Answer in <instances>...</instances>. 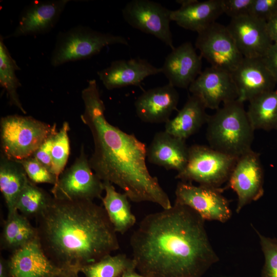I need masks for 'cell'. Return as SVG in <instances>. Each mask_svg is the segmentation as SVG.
Here are the masks:
<instances>
[{"label": "cell", "mask_w": 277, "mask_h": 277, "mask_svg": "<svg viewBox=\"0 0 277 277\" xmlns=\"http://www.w3.org/2000/svg\"><path fill=\"white\" fill-rule=\"evenodd\" d=\"M204 223L175 202L146 215L130 239L136 270L147 277H202L219 261Z\"/></svg>", "instance_id": "6da1fadb"}, {"label": "cell", "mask_w": 277, "mask_h": 277, "mask_svg": "<svg viewBox=\"0 0 277 277\" xmlns=\"http://www.w3.org/2000/svg\"><path fill=\"white\" fill-rule=\"evenodd\" d=\"M81 96L84 110L81 118L90 129L94 143L89 161L94 173L103 182L120 187L132 202L171 207L168 194L147 168L145 145L106 120L105 104L94 79L89 81Z\"/></svg>", "instance_id": "7a4b0ae2"}, {"label": "cell", "mask_w": 277, "mask_h": 277, "mask_svg": "<svg viewBox=\"0 0 277 277\" xmlns=\"http://www.w3.org/2000/svg\"><path fill=\"white\" fill-rule=\"evenodd\" d=\"M35 219L37 239L43 251L64 269L80 273L83 266L120 247L116 232L104 207L93 201L53 197Z\"/></svg>", "instance_id": "3957f363"}, {"label": "cell", "mask_w": 277, "mask_h": 277, "mask_svg": "<svg viewBox=\"0 0 277 277\" xmlns=\"http://www.w3.org/2000/svg\"><path fill=\"white\" fill-rule=\"evenodd\" d=\"M206 124L207 140L213 149L236 157L252 149L255 130L243 102L237 99L224 104Z\"/></svg>", "instance_id": "277c9868"}, {"label": "cell", "mask_w": 277, "mask_h": 277, "mask_svg": "<svg viewBox=\"0 0 277 277\" xmlns=\"http://www.w3.org/2000/svg\"><path fill=\"white\" fill-rule=\"evenodd\" d=\"M0 125L2 154L14 161L32 156L57 132L55 124L51 125L30 116L9 115L1 118Z\"/></svg>", "instance_id": "5b68a950"}, {"label": "cell", "mask_w": 277, "mask_h": 277, "mask_svg": "<svg viewBox=\"0 0 277 277\" xmlns=\"http://www.w3.org/2000/svg\"><path fill=\"white\" fill-rule=\"evenodd\" d=\"M114 44L128 45V42L121 35L78 25L58 33L50 64L57 67L66 63L88 59L99 53L105 47Z\"/></svg>", "instance_id": "8992f818"}, {"label": "cell", "mask_w": 277, "mask_h": 277, "mask_svg": "<svg viewBox=\"0 0 277 277\" xmlns=\"http://www.w3.org/2000/svg\"><path fill=\"white\" fill-rule=\"evenodd\" d=\"M238 157L210 146L193 145L189 147L187 163L175 178L181 181L215 188L227 182Z\"/></svg>", "instance_id": "52a82bcc"}, {"label": "cell", "mask_w": 277, "mask_h": 277, "mask_svg": "<svg viewBox=\"0 0 277 277\" xmlns=\"http://www.w3.org/2000/svg\"><path fill=\"white\" fill-rule=\"evenodd\" d=\"M104 182L91 168L83 146L73 164L64 170L51 190L52 196L68 201L102 199Z\"/></svg>", "instance_id": "ba28073f"}, {"label": "cell", "mask_w": 277, "mask_h": 277, "mask_svg": "<svg viewBox=\"0 0 277 277\" xmlns=\"http://www.w3.org/2000/svg\"><path fill=\"white\" fill-rule=\"evenodd\" d=\"M197 34L195 47L211 67L232 73L243 60L227 26L215 22Z\"/></svg>", "instance_id": "9c48e42d"}, {"label": "cell", "mask_w": 277, "mask_h": 277, "mask_svg": "<svg viewBox=\"0 0 277 277\" xmlns=\"http://www.w3.org/2000/svg\"><path fill=\"white\" fill-rule=\"evenodd\" d=\"M221 188L180 181L175 191V203L185 205L203 219L222 223L228 221L232 212L228 200Z\"/></svg>", "instance_id": "30bf717a"}, {"label": "cell", "mask_w": 277, "mask_h": 277, "mask_svg": "<svg viewBox=\"0 0 277 277\" xmlns=\"http://www.w3.org/2000/svg\"><path fill=\"white\" fill-rule=\"evenodd\" d=\"M170 10L149 0H132L122 9L125 21L131 27L153 35L173 50L170 28Z\"/></svg>", "instance_id": "8fae6325"}, {"label": "cell", "mask_w": 277, "mask_h": 277, "mask_svg": "<svg viewBox=\"0 0 277 277\" xmlns=\"http://www.w3.org/2000/svg\"><path fill=\"white\" fill-rule=\"evenodd\" d=\"M238 196L236 212L264 194V170L260 154L252 149L238 158L228 180Z\"/></svg>", "instance_id": "7c38bea8"}, {"label": "cell", "mask_w": 277, "mask_h": 277, "mask_svg": "<svg viewBox=\"0 0 277 277\" xmlns=\"http://www.w3.org/2000/svg\"><path fill=\"white\" fill-rule=\"evenodd\" d=\"M206 108L217 110L223 104L238 98V89L231 73L212 67L202 71L189 87Z\"/></svg>", "instance_id": "4fadbf2b"}, {"label": "cell", "mask_w": 277, "mask_h": 277, "mask_svg": "<svg viewBox=\"0 0 277 277\" xmlns=\"http://www.w3.org/2000/svg\"><path fill=\"white\" fill-rule=\"evenodd\" d=\"M69 0L33 1L20 14L14 31L5 38L37 35L50 31Z\"/></svg>", "instance_id": "5bb4252c"}, {"label": "cell", "mask_w": 277, "mask_h": 277, "mask_svg": "<svg viewBox=\"0 0 277 277\" xmlns=\"http://www.w3.org/2000/svg\"><path fill=\"white\" fill-rule=\"evenodd\" d=\"M7 261L11 277H54L69 271L48 258L37 239L12 252Z\"/></svg>", "instance_id": "9a60e30c"}, {"label": "cell", "mask_w": 277, "mask_h": 277, "mask_svg": "<svg viewBox=\"0 0 277 277\" xmlns=\"http://www.w3.org/2000/svg\"><path fill=\"white\" fill-rule=\"evenodd\" d=\"M227 27L244 57L262 58L273 44L266 22L250 15L231 19Z\"/></svg>", "instance_id": "2e32d148"}, {"label": "cell", "mask_w": 277, "mask_h": 277, "mask_svg": "<svg viewBox=\"0 0 277 277\" xmlns=\"http://www.w3.org/2000/svg\"><path fill=\"white\" fill-rule=\"evenodd\" d=\"M231 74L238 89V100L243 103L274 90L277 85L261 58L244 57Z\"/></svg>", "instance_id": "e0dca14e"}, {"label": "cell", "mask_w": 277, "mask_h": 277, "mask_svg": "<svg viewBox=\"0 0 277 277\" xmlns=\"http://www.w3.org/2000/svg\"><path fill=\"white\" fill-rule=\"evenodd\" d=\"M202 58L190 42L183 43L166 57L162 73L174 87L188 88L202 72Z\"/></svg>", "instance_id": "ac0fdd59"}, {"label": "cell", "mask_w": 277, "mask_h": 277, "mask_svg": "<svg viewBox=\"0 0 277 277\" xmlns=\"http://www.w3.org/2000/svg\"><path fill=\"white\" fill-rule=\"evenodd\" d=\"M179 94L169 83L150 89L140 95L134 103L138 118L148 123H166L176 109Z\"/></svg>", "instance_id": "d6986e66"}, {"label": "cell", "mask_w": 277, "mask_h": 277, "mask_svg": "<svg viewBox=\"0 0 277 277\" xmlns=\"http://www.w3.org/2000/svg\"><path fill=\"white\" fill-rule=\"evenodd\" d=\"M160 73L161 68H157L147 60L137 57L114 61L109 67L98 71L97 74L106 88L112 90L138 86L146 77Z\"/></svg>", "instance_id": "ffe728a7"}, {"label": "cell", "mask_w": 277, "mask_h": 277, "mask_svg": "<svg viewBox=\"0 0 277 277\" xmlns=\"http://www.w3.org/2000/svg\"><path fill=\"white\" fill-rule=\"evenodd\" d=\"M189 147L186 140L165 130L157 132L147 147V158L151 164L179 172L186 166Z\"/></svg>", "instance_id": "44dd1931"}, {"label": "cell", "mask_w": 277, "mask_h": 277, "mask_svg": "<svg viewBox=\"0 0 277 277\" xmlns=\"http://www.w3.org/2000/svg\"><path fill=\"white\" fill-rule=\"evenodd\" d=\"M181 7L171 10L170 19L179 26L192 31L199 32L216 22L223 13L222 0L176 1Z\"/></svg>", "instance_id": "7402d4cb"}, {"label": "cell", "mask_w": 277, "mask_h": 277, "mask_svg": "<svg viewBox=\"0 0 277 277\" xmlns=\"http://www.w3.org/2000/svg\"><path fill=\"white\" fill-rule=\"evenodd\" d=\"M203 102L196 96H189L176 116L165 123V131L170 134L186 140L197 132L207 123L209 115Z\"/></svg>", "instance_id": "603a6c76"}, {"label": "cell", "mask_w": 277, "mask_h": 277, "mask_svg": "<svg viewBox=\"0 0 277 277\" xmlns=\"http://www.w3.org/2000/svg\"><path fill=\"white\" fill-rule=\"evenodd\" d=\"M105 194L101 199L108 217L116 233L124 234L136 223L129 199L116 191L112 184L103 182Z\"/></svg>", "instance_id": "cb8c5ba5"}, {"label": "cell", "mask_w": 277, "mask_h": 277, "mask_svg": "<svg viewBox=\"0 0 277 277\" xmlns=\"http://www.w3.org/2000/svg\"><path fill=\"white\" fill-rule=\"evenodd\" d=\"M29 180L19 163L1 154L0 190L8 209L7 216L12 215L17 210L16 204L17 199Z\"/></svg>", "instance_id": "d4e9b609"}, {"label": "cell", "mask_w": 277, "mask_h": 277, "mask_svg": "<svg viewBox=\"0 0 277 277\" xmlns=\"http://www.w3.org/2000/svg\"><path fill=\"white\" fill-rule=\"evenodd\" d=\"M37 239L36 227L17 210L4 222L1 248L12 253Z\"/></svg>", "instance_id": "484cf974"}, {"label": "cell", "mask_w": 277, "mask_h": 277, "mask_svg": "<svg viewBox=\"0 0 277 277\" xmlns=\"http://www.w3.org/2000/svg\"><path fill=\"white\" fill-rule=\"evenodd\" d=\"M249 103L247 113L254 130L277 129V89L257 96Z\"/></svg>", "instance_id": "4316f807"}, {"label": "cell", "mask_w": 277, "mask_h": 277, "mask_svg": "<svg viewBox=\"0 0 277 277\" xmlns=\"http://www.w3.org/2000/svg\"><path fill=\"white\" fill-rule=\"evenodd\" d=\"M4 38L0 35V86L6 91L10 105L17 107L23 113L24 109L17 93V89L21 84L17 78L16 71L20 68L12 57L4 42Z\"/></svg>", "instance_id": "83f0119b"}, {"label": "cell", "mask_w": 277, "mask_h": 277, "mask_svg": "<svg viewBox=\"0 0 277 277\" xmlns=\"http://www.w3.org/2000/svg\"><path fill=\"white\" fill-rule=\"evenodd\" d=\"M132 269H135L132 259L125 254H109L94 263L83 266L80 272L85 277H121L125 272Z\"/></svg>", "instance_id": "f1b7e54d"}, {"label": "cell", "mask_w": 277, "mask_h": 277, "mask_svg": "<svg viewBox=\"0 0 277 277\" xmlns=\"http://www.w3.org/2000/svg\"><path fill=\"white\" fill-rule=\"evenodd\" d=\"M53 197L29 180L17 199L16 209L28 219H36L45 210Z\"/></svg>", "instance_id": "f546056e"}, {"label": "cell", "mask_w": 277, "mask_h": 277, "mask_svg": "<svg viewBox=\"0 0 277 277\" xmlns=\"http://www.w3.org/2000/svg\"><path fill=\"white\" fill-rule=\"evenodd\" d=\"M69 130V123L65 122L53 138L51 151V172L55 176L56 182L65 170L70 153Z\"/></svg>", "instance_id": "4dcf8cb0"}, {"label": "cell", "mask_w": 277, "mask_h": 277, "mask_svg": "<svg viewBox=\"0 0 277 277\" xmlns=\"http://www.w3.org/2000/svg\"><path fill=\"white\" fill-rule=\"evenodd\" d=\"M254 229L259 237L265 259L261 277H277V239L265 236Z\"/></svg>", "instance_id": "1f68e13d"}, {"label": "cell", "mask_w": 277, "mask_h": 277, "mask_svg": "<svg viewBox=\"0 0 277 277\" xmlns=\"http://www.w3.org/2000/svg\"><path fill=\"white\" fill-rule=\"evenodd\" d=\"M16 161L21 164L28 179L33 183H47L53 186L56 183V177L52 172L32 156Z\"/></svg>", "instance_id": "d6a6232c"}, {"label": "cell", "mask_w": 277, "mask_h": 277, "mask_svg": "<svg viewBox=\"0 0 277 277\" xmlns=\"http://www.w3.org/2000/svg\"><path fill=\"white\" fill-rule=\"evenodd\" d=\"M277 15V0H253L249 15L267 22Z\"/></svg>", "instance_id": "836d02e7"}, {"label": "cell", "mask_w": 277, "mask_h": 277, "mask_svg": "<svg viewBox=\"0 0 277 277\" xmlns=\"http://www.w3.org/2000/svg\"><path fill=\"white\" fill-rule=\"evenodd\" d=\"M253 0H222L223 13L231 19L249 15Z\"/></svg>", "instance_id": "e575fe53"}, {"label": "cell", "mask_w": 277, "mask_h": 277, "mask_svg": "<svg viewBox=\"0 0 277 277\" xmlns=\"http://www.w3.org/2000/svg\"><path fill=\"white\" fill-rule=\"evenodd\" d=\"M56 132L50 135L34 153L32 156L51 171V151L54 136Z\"/></svg>", "instance_id": "d590c367"}, {"label": "cell", "mask_w": 277, "mask_h": 277, "mask_svg": "<svg viewBox=\"0 0 277 277\" xmlns=\"http://www.w3.org/2000/svg\"><path fill=\"white\" fill-rule=\"evenodd\" d=\"M261 58L277 84V44L273 43Z\"/></svg>", "instance_id": "8d00e7d4"}, {"label": "cell", "mask_w": 277, "mask_h": 277, "mask_svg": "<svg viewBox=\"0 0 277 277\" xmlns=\"http://www.w3.org/2000/svg\"><path fill=\"white\" fill-rule=\"evenodd\" d=\"M266 28L272 43L277 44V15L266 22Z\"/></svg>", "instance_id": "74e56055"}, {"label": "cell", "mask_w": 277, "mask_h": 277, "mask_svg": "<svg viewBox=\"0 0 277 277\" xmlns=\"http://www.w3.org/2000/svg\"><path fill=\"white\" fill-rule=\"evenodd\" d=\"M0 277H11L8 268L7 261L2 256L0 258Z\"/></svg>", "instance_id": "f35d334b"}, {"label": "cell", "mask_w": 277, "mask_h": 277, "mask_svg": "<svg viewBox=\"0 0 277 277\" xmlns=\"http://www.w3.org/2000/svg\"><path fill=\"white\" fill-rule=\"evenodd\" d=\"M135 270V269L130 270L125 272L121 277H147L136 272Z\"/></svg>", "instance_id": "ab89813d"}, {"label": "cell", "mask_w": 277, "mask_h": 277, "mask_svg": "<svg viewBox=\"0 0 277 277\" xmlns=\"http://www.w3.org/2000/svg\"><path fill=\"white\" fill-rule=\"evenodd\" d=\"M78 274L79 272L69 270L54 277H81Z\"/></svg>", "instance_id": "60d3db41"}, {"label": "cell", "mask_w": 277, "mask_h": 277, "mask_svg": "<svg viewBox=\"0 0 277 277\" xmlns=\"http://www.w3.org/2000/svg\"><path fill=\"white\" fill-rule=\"evenodd\" d=\"M276 130H277V129Z\"/></svg>", "instance_id": "b9f144b4"}]
</instances>
